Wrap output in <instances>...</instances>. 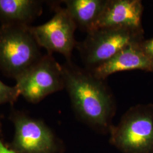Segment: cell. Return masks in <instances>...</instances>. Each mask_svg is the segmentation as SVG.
<instances>
[{"instance_id": "obj_5", "label": "cell", "mask_w": 153, "mask_h": 153, "mask_svg": "<svg viewBox=\"0 0 153 153\" xmlns=\"http://www.w3.org/2000/svg\"><path fill=\"white\" fill-rule=\"evenodd\" d=\"M9 119L14 134L9 146L15 153H61L63 143L44 121L13 109Z\"/></svg>"}, {"instance_id": "obj_7", "label": "cell", "mask_w": 153, "mask_h": 153, "mask_svg": "<svg viewBox=\"0 0 153 153\" xmlns=\"http://www.w3.org/2000/svg\"><path fill=\"white\" fill-rule=\"evenodd\" d=\"M55 14L48 22L30 28L40 48L47 53H60L66 61H71L73 51L76 47L74 33L77 26L65 8L59 5L53 6Z\"/></svg>"}, {"instance_id": "obj_1", "label": "cell", "mask_w": 153, "mask_h": 153, "mask_svg": "<svg viewBox=\"0 0 153 153\" xmlns=\"http://www.w3.org/2000/svg\"><path fill=\"white\" fill-rule=\"evenodd\" d=\"M65 88L76 116L94 130L109 133L116 112L115 99L104 82L85 70L66 61L62 65Z\"/></svg>"}, {"instance_id": "obj_3", "label": "cell", "mask_w": 153, "mask_h": 153, "mask_svg": "<svg viewBox=\"0 0 153 153\" xmlns=\"http://www.w3.org/2000/svg\"><path fill=\"white\" fill-rule=\"evenodd\" d=\"M109 134L110 143L123 153H153V104L131 107Z\"/></svg>"}, {"instance_id": "obj_13", "label": "cell", "mask_w": 153, "mask_h": 153, "mask_svg": "<svg viewBox=\"0 0 153 153\" xmlns=\"http://www.w3.org/2000/svg\"><path fill=\"white\" fill-rule=\"evenodd\" d=\"M140 45L144 52L153 61V38L142 40Z\"/></svg>"}, {"instance_id": "obj_8", "label": "cell", "mask_w": 153, "mask_h": 153, "mask_svg": "<svg viewBox=\"0 0 153 153\" xmlns=\"http://www.w3.org/2000/svg\"><path fill=\"white\" fill-rule=\"evenodd\" d=\"M141 41L128 45L108 60L89 71L102 80L120 71L141 70L153 72V61L141 48Z\"/></svg>"}, {"instance_id": "obj_4", "label": "cell", "mask_w": 153, "mask_h": 153, "mask_svg": "<svg viewBox=\"0 0 153 153\" xmlns=\"http://www.w3.org/2000/svg\"><path fill=\"white\" fill-rule=\"evenodd\" d=\"M87 33L76 47L88 70L108 60L128 45L143 40L142 30L124 27L98 28Z\"/></svg>"}, {"instance_id": "obj_6", "label": "cell", "mask_w": 153, "mask_h": 153, "mask_svg": "<svg viewBox=\"0 0 153 153\" xmlns=\"http://www.w3.org/2000/svg\"><path fill=\"white\" fill-rule=\"evenodd\" d=\"M16 81L20 96L33 104L38 103L49 95L65 88L62 65L49 53L43 55Z\"/></svg>"}, {"instance_id": "obj_12", "label": "cell", "mask_w": 153, "mask_h": 153, "mask_svg": "<svg viewBox=\"0 0 153 153\" xmlns=\"http://www.w3.org/2000/svg\"><path fill=\"white\" fill-rule=\"evenodd\" d=\"M19 97V92L16 86H8L0 80V105H13Z\"/></svg>"}, {"instance_id": "obj_9", "label": "cell", "mask_w": 153, "mask_h": 153, "mask_svg": "<svg viewBox=\"0 0 153 153\" xmlns=\"http://www.w3.org/2000/svg\"><path fill=\"white\" fill-rule=\"evenodd\" d=\"M142 12L143 6L141 1L107 0L94 29L105 27H124L142 30Z\"/></svg>"}, {"instance_id": "obj_11", "label": "cell", "mask_w": 153, "mask_h": 153, "mask_svg": "<svg viewBox=\"0 0 153 153\" xmlns=\"http://www.w3.org/2000/svg\"><path fill=\"white\" fill-rule=\"evenodd\" d=\"M62 2L77 27L88 33L94 29L107 0H66Z\"/></svg>"}, {"instance_id": "obj_10", "label": "cell", "mask_w": 153, "mask_h": 153, "mask_svg": "<svg viewBox=\"0 0 153 153\" xmlns=\"http://www.w3.org/2000/svg\"><path fill=\"white\" fill-rule=\"evenodd\" d=\"M40 0H0L1 25L31 26L43 11Z\"/></svg>"}, {"instance_id": "obj_2", "label": "cell", "mask_w": 153, "mask_h": 153, "mask_svg": "<svg viewBox=\"0 0 153 153\" xmlns=\"http://www.w3.org/2000/svg\"><path fill=\"white\" fill-rule=\"evenodd\" d=\"M30 27L0 25V71L15 80L43 56Z\"/></svg>"}]
</instances>
